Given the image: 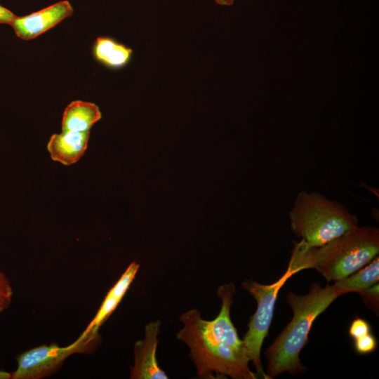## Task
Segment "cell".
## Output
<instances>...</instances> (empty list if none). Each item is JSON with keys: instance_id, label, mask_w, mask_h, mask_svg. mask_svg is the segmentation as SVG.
I'll return each mask as SVG.
<instances>
[{"instance_id": "cell-10", "label": "cell", "mask_w": 379, "mask_h": 379, "mask_svg": "<svg viewBox=\"0 0 379 379\" xmlns=\"http://www.w3.org/2000/svg\"><path fill=\"white\" fill-rule=\"evenodd\" d=\"M139 267L140 265L135 262L128 265L119 279L109 289L96 314L81 334V335L91 333H98L100 327L110 317L121 301L133 281Z\"/></svg>"}, {"instance_id": "cell-5", "label": "cell", "mask_w": 379, "mask_h": 379, "mask_svg": "<svg viewBox=\"0 0 379 379\" xmlns=\"http://www.w3.org/2000/svg\"><path fill=\"white\" fill-rule=\"evenodd\" d=\"M99 333L80 335L76 341L66 347L57 344L44 345L29 349L17 358V368L11 379H41L57 372L65 361L76 353H90L99 343Z\"/></svg>"}, {"instance_id": "cell-17", "label": "cell", "mask_w": 379, "mask_h": 379, "mask_svg": "<svg viewBox=\"0 0 379 379\" xmlns=\"http://www.w3.org/2000/svg\"><path fill=\"white\" fill-rule=\"evenodd\" d=\"M371 333V326L364 319L357 318L354 319L349 329L350 335L354 339H358Z\"/></svg>"}, {"instance_id": "cell-18", "label": "cell", "mask_w": 379, "mask_h": 379, "mask_svg": "<svg viewBox=\"0 0 379 379\" xmlns=\"http://www.w3.org/2000/svg\"><path fill=\"white\" fill-rule=\"evenodd\" d=\"M15 16L10 10L0 5V23L11 25Z\"/></svg>"}, {"instance_id": "cell-12", "label": "cell", "mask_w": 379, "mask_h": 379, "mask_svg": "<svg viewBox=\"0 0 379 379\" xmlns=\"http://www.w3.org/2000/svg\"><path fill=\"white\" fill-rule=\"evenodd\" d=\"M93 54L96 60L105 66L119 69L130 62L133 50L111 37L100 36L95 42Z\"/></svg>"}, {"instance_id": "cell-13", "label": "cell", "mask_w": 379, "mask_h": 379, "mask_svg": "<svg viewBox=\"0 0 379 379\" xmlns=\"http://www.w3.org/2000/svg\"><path fill=\"white\" fill-rule=\"evenodd\" d=\"M378 279L379 259L377 256L364 269L335 281L333 286L341 295L350 292L359 293L378 283Z\"/></svg>"}, {"instance_id": "cell-8", "label": "cell", "mask_w": 379, "mask_h": 379, "mask_svg": "<svg viewBox=\"0 0 379 379\" xmlns=\"http://www.w3.org/2000/svg\"><path fill=\"white\" fill-rule=\"evenodd\" d=\"M161 322L152 321L145 327V337L134 345V364L131 369V379H168L166 373L159 366L156 353L157 336Z\"/></svg>"}, {"instance_id": "cell-20", "label": "cell", "mask_w": 379, "mask_h": 379, "mask_svg": "<svg viewBox=\"0 0 379 379\" xmlns=\"http://www.w3.org/2000/svg\"><path fill=\"white\" fill-rule=\"evenodd\" d=\"M11 373L0 371V379H11Z\"/></svg>"}, {"instance_id": "cell-14", "label": "cell", "mask_w": 379, "mask_h": 379, "mask_svg": "<svg viewBox=\"0 0 379 379\" xmlns=\"http://www.w3.org/2000/svg\"><path fill=\"white\" fill-rule=\"evenodd\" d=\"M13 289L9 279L0 270V313L6 310L12 302Z\"/></svg>"}, {"instance_id": "cell-2", "label": "cell", "mask_w": 379, "mask_h": 379, "mask_svg": "<svg viewBox=\"0 0 379 379\" xmlns=\"http://www.w3.org/2000/svg\"><path fill=\"white\" fill-rule=\"evenodd\" d=\"M378 252V229L358 227L319 246H309L301 241L295 243L286 272L293 276L314 268L328 281H336L359 270Z\"/></svg>"}, {"instance_id": "cell-7", "label": "cell", "mask_w": 379, "mask_h": 379, "mask_svg": "<svg viewBox=\"0 0 379 379\" xmlns=\"http://www.w3.org/2000/svg\"><path fill=\"white\" fill-rule=\"evenodd\" d=\"M74 12L65 0L25 16H15L11 25L15 34L23 40L33 39L53 28Z\"/></svg>"}, {"instance_id": "cell-16", "label": "cell", "mask_w": 379, "mask_h": 379, "mask_svg": "<svg viewBox=\"0 0 379 379\" xmlns=\"http://www.w3.org/2000/svg\"><path fill=\"white\" fill-rule=\"evenodd\" d=\"M359 293L362 297L365 304L376 313V310H378V284H375Z\"/></svg>"}, {"instance_id": "cell-4", "label": "cell", "mask_w": 379, "mask_h": 379, "mask_svg": "<svg viewBox=\"0 0 379 379\" xmlns=\"http://www.w3.org/2000/svg\"><path fill=\"white\" fill-rule=\"evenodd\" d=\"M293 232L309 246H319L357 228L355 215L321 194L300 192L289 213Z\"/></svg>"}, {"instance_id": "cell-19", "label": "cell", "mask_w": 379, "mask_h": 379, "mask_svg": "<svg viewBox=\"0 0 379 379\" xmlns=\"http://www.w3.org/2000/svg\"><path fill=\"white\" fill-rule=\"evenodd\" d=\"M215 3L222 6H230L233 4L234 0H214Z\"/></svg>"}, {"instance_id": "cell-3", "label": "cell", "mask_w": 379, "mask_h": 379, "mask_svg": "<svg viewBox=\"0 0 379 379\" xmlns=\"http://www.w3.org/2000/svg\"><path fill=\"white\" fill-rule=\"evenodd\" d=\"M339 296L333 285L321 287L319 284H312L306 295L288 293L286 301L293 312V317L265 352L269 378L284 372L295 374L305 371L299 354L308 341L312 324Z\"/></svg>"}, {"instance_id": "cell-1", "label": "cell", "mask_w": 379, "mask_h": 379, "mask_svg": "<svg viewBox=\"0 0 379 379\" xmlns=\"http://www.w3.org/2000/svg\"><path fill=\"white\" fill-rule=\"evenodd\" d=\"M235 287L232 283L218 287L221 309L213 320L201 317L200 311L192 309L180 315L183 328L177 338L190 349V357L197 368L198 378L214 379H255L248 366V350L240 339L230 318Z\"/></svg>"}, {"instance_id": "cell-9", "label": "cell", "mask_w": 379, "mask_h": 379, "mask_svg": "<svg viewBox=\"0 0 379 379\" xmlns=\"http://www.w3.org/2000/svg\"><path fill=\"white\" fill-rule=\"evenodd\" d=\"M89 135V131H62L52 135L47 144L51 159L65 166L77 163L88 147Z\"/></svg>"}, {"instance_id": "cell-15", "label": "cell", "mask_w": 379, "mask_h": 379, "mask_svg": "<svg viewBox=\"0 0 379 379\" xmlns=\"http://www.w3.org/2000/svg\"><path fill=\"white\" fill-rule=\"evenodd\" d=\"M376 347V339L371 333L354 340L355 350L361 354L371 353L375 350Z\"/></svg>"}, {"instance_id": "cell-11", "label": "cell", "mask_w": 379, "mask_h": 379, "mask_svg": "<svg viewBox=\"0 0 379 379\" xmlns=\"http://www.w3.org/2000/svg\"><path fill=\"white\" fill-rule=\"evenodd\" d=\"M101 117L102 114L95 104L82 100L72 101L64 110L62 131H89Z\"/></svg>"}, {"instance_id": "cell-6", "label": "cell", "mask_w": 379, "mask_h": 379, "mask_svg": "<svg viewBox=\"0 0 379 379\" xmlns=\"http://www.w3.org/2000/svg\"><path fill=\"white\" fill-rule=\"evenodd\" d=\"M291 277L286 272L279 279L271 284H261L253 281H245L241 284V287L248 291L257 301L256 311L250 317L248 331L242 340L248 350L251 361L257 371V375L262 378L269 379L262 367V345L272 320L278 292Z\"/></svg>"}]
</instances>
